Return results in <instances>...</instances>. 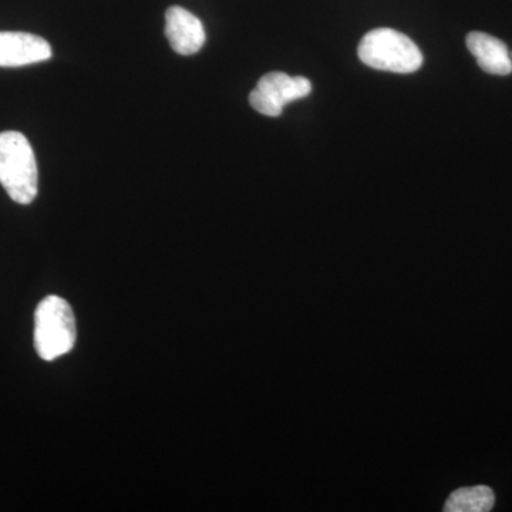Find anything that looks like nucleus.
Instances as JSON below:
<instances>
[{
    "mask_svg": "<svg viewBox=\"0 0 512 512\" xmlns=\"http://www.w3.org/2000/svg\"><path fill=\"white\" fill-rule=\"evenodd\" d=\"M37 164L28 138L19 131L0 133V184L18 204L28 205L37 195Z\"/></svg>",
    "mask_w": 512,
    "mask_h": 512,
    "instance_id": "nucleus-1",
    "label": "nucleus"
},
{
    "mask_svg": "<svg viewBox=\"0 0 512 512\" xmlns=\"http://www.w3.org/2000/svg\"><path fill=\"white\" fill-rule=\"evenodd\" d=\"M357 55L372 69L399 74L417 72L423 55L410 37L394 29H375L360 42Z\"/></svg>",
    "mask_w": 512,
    "mask_h": 512,
    "instance_id": "nucleus-2",
    "label": "nucleus"
},
{
    "mask_svg": "<svg viewBox=\"0 0 512 512\" xmlns=\"http://www.w3.org/2000/svg\"><path fill=\"white\" fill-rule=\"evenodd\" d=\"M76 336V319L69 302L55 295L43 299L35 313L37 355L52 362L74 348Z\"/></svg>",
    "mask_w": 512,
    "mask_h": 512,
    "instance_id": "nucleus-3",
    "label": "nucleus"
},
{
    "mask_svg": "<svg viewBox=\"0 0 512 512\" xmlns=\"http://www.w3.org/2000/svg\"><path fill=\"white\" fill-rule=\"evenodd\" d=\"M312 92L306 77H291L282 72H271L261 77L251 94L249 103L258 113L268 117L281 116L286 104L305 99Z\"/></svg>",
    "mask_w": 512,
    "mask_h": 512,
    "instance_id": "nucleus-4",
    "label": "nucleus"
},
{
    "mask_svg": "<svg viewBox=\"0 0 512 512\" xmlns=\"http://www.w3.org/2000/svg\"><path fill=\"white\" fill-rule=\"evenodd\" d=\"M165 36L175 52L183 56L200 52L207 39L201 20L181 6H171L165 13Z\"/></svg>",
    "mask_w": 512,
    "mask_h": 512,
    "instance_id": "nucleus-5",
    "label": "nucleus"
},
{
    "mask_svg": "<svg viewBox=\"0 0 512 512\" xmlns=\"http://www.w3.org/2000/svg\"><path fill=\"white\" fill-rule=\"evenodd\" d=\"M52 47L43 37L25 32H0V67H20L45 62Z\"/></svg>",
    "mask_w": 512,
    "mask_h": 512,
    "instance_id": "nucleus-6",
    "label": "nucleus"
},
{
    "mask_svg": "<svg viewBox=\"0 0 512 512\" xmlns=\"http://www.w3.org/2000/svg\"><path fill=\"white\" fill-rule=\"evenodd\" d=\"M467 47L476 57L478 66L485 73L494 76H508L512 73V59L507 45L497 37L483 32H473L467 36Z\"/></svg>",
    "mask_w": 512,
    "mask_h": 512,
    "instance_id": "nucleus-7",
    "label": "nucleus"
},
{
    "mask_svg": "<svg viewBox=\"0 0 512 512\" xmlns=\"http://www.w3.org/2000/svg\"><path fill=\"white\" fill-rule=\"evenodd\" d=\"M494 491L487 485L458 488L448 497L446 512H488L493 510Z\"/></svg>",
    "mask_w": 512,
    "mask_h": 512,
    "instance_id": "nucleus-8",
    "label": "nucleus"
}]
</instances>
